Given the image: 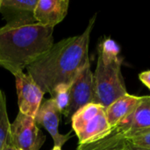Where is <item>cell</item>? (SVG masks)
I'll use <instances>...</instances> for the list:
<instances>
[{
    "label": "cell",
    "mask_w": 150,
    "mask_h": 150,
    "mask_svg": "<svg viewBox=\"0 0 150 150\" xmlns=\"http://www.w3.org/2000/svg\"><path fill=\"white\" fill-rule=\"evenodd\" d=\"M139 79L146 87H148L150 90V69L140 73Z\"/></svg>",
    "instance_id": "17"
},
{
    "label": "cell",
    "mask_w": 150,
    "mask_h": 150,
    "mask_svg": "<svg viewBox=\"0 0 150 150\" xmlns=\"http://www.w3.org/2000/svg\"><path fill=\"white\" fill-rule=\"evenodd\" d=\"M11 140L16 149L40 150L46 141L33 118L18 112L11 124Z\"/></svg>",
    "instance_id": "5"
},
{
    "label": "cell",
    "mask_w": 150,
    "mask_h": 150,
    "mask_svg": "<svg viewBox=\"0 0 150 150\" xmlns=\"http://www.w3.org/2000/svg\"><path fill=\"white\" fill-rule=\"evenodd\" d=\"M143 97L130 95L121 96L105 108L106 118L109 125L114 129L122 120L127 118L140 105Z\"/></svg>",
    "instance_id": "11"
},
{
    "label": "cell",
    "mask_w": 150,
    "mask_h": 150,
    "mask_svg": "<svg viewBox=\"0 0 150 150\" xmlns=\"http://www.w3.org/2000/svg\"><path fill=\"white\" fill-rule=\"evenodd\" d=\"M127 143L135 147L150 150V129L126 137Z\"/></svg>",
    "instance_id": "16"
},
{
    "label": "cell",
    "mask_w": 150,
    "mask_h": 150,
    "mask_svg": "<svg viewBox=\"0 0 150 150\" xmlns=\"http://www.w3.org/2000/svg\"><path fill=\"white\" fill-rule=\"evenodd\" d=\"M70 88L71 84L60 83L55 86L50 93L51 98L54 100L62 114H64L68 109L70 100Z\"/></svg>",
    "instance_id": "15"
},
{
    "label": "cell",
    "mask_w": 150,
    "mask_h": 150,
    "mask_svg": "<svg viewBox=\"0 0 150 150\" xmlns=\"http://www.w3.org/2000/svg\"><path fill=\"white\" fill-rule=\"evenodd\" d=\"M61 112L59 111L54 99L49 98L44 101L34 118L37 126L44 127L54 141V146L62 148L71 137V133L62 134L59 132V122L61 119Z\"/></svg>",
    "instance_id": "8"
},
{
    "label": "cell",
    "mask_w": 150,
    "mask_h": 150,
    "mask_svg": "<svg viewBox=\"0 0 150 150\" xmlns=\"http://www.w3.org/2000/svg\"><path fill=\"white\" fill-rule=\"evenodd\" d=\"M97 15L83 33L54 43L51 48L29 65V74L44 94L51 93L60 83L72 84L79 72L90 63L89 45Z\"/></svg>",
    "instance_id": "1"
},
{
    "label": "cell",
    "mask_w": 150,
    "mask_h": 150,
    "mask_svg": "<svg viewBox=\"0 0 150 150\" xmlns=\"http://www.w3.org/2000/svg\"><path fill=\"white\" fill-rule=\"evenodd\" d=\"M124 150H149V149H142V148H138V147H135L132 144H129L127 142L126 144V147H125V149Z\"/></svg>",
    "instance_id": "19"
},
{
    "label": "cell",
    "mask_w": 150,
    "mask_h": 150,
    "mask_svg": "<svg viewBox=\"0 0 150 150\" xmlns=\"http://www.w3.org/2000/svg\"><path fill=\"white\" fill-rule=\"evenodd\" d=\"M69 5V0H38L33 17L39 24L54 28L65 18Z\"/></svg>",
    "instance_id": "9"
},
{
    "label": "cell",
    "mask_w": 150,
    "mask_h": 150,
    "mask_svg": "<svg viewBox=\"0 0 150 150\" xmlns=\"http://www.w3.org/2000/svg\"><path fill=\"white\" fill-rule=\"evenodd\" d=\"M0 6H1V0H0Z\"/></svg>",
    "instance_id": "22"
},
{
    "label": "cell",
    "mask_w": 150,
    "mask_h": 150,
    "mask_svg": "<svg viewBox=\"0 0 150 150\" xmlns=\"http://www.w3.org/2000/svg\"><path fill=\"white\" fill-rule=\"evenodd\" d=\"M16 150H19V149H16Z\"/></svg>",
    "instance_id": "23"
},
{
    "label": "cell",
    "mask_w": 150,
    "mask_h": 150,
    "mask_svg": "<svg viewBox=\"0 0 150 150\" xmlns=\"http://www.w3.org/2000/svg\"><path fill=\"white\" fill-rule=\"evenodd\" d=\"M119 45L111 38L103 39L98 47V61L94 75L95 103L107 107L127 93L121 67Z\"/></svg>",
    "instance_id": "3"
},
{
    "label": "cell",
    "mask_w": 150,
    "mask_h": 150,
    "mask_svg": "<svg viewBox=\"0 0 150 150\" xmlns=\"http://www.w3.org/2000/svg\"><path fill=\"white\" fill-rule=\"evenodd\" d=\"M38 0H1L0 13L7 23L33 18Z\"/></svg>",
    "instance_id": "12"
},
{
    "label": "cell",
    "mask_w": 150,
    "mask_h": 150,
    "mask_svg": "<svg viewBox=\"0 0 150 150\" xmlns=\"http://www.w3.org/2000/svg\"><path fill=\"white\" fill-rule=\"evenodd\" d=\"M53 32L34 18L0 27V66L13 76L23 72L54 45Z\"/></svg>",
    "instance_id": "2"
},
{
    "label": "cell",
    "mask_w": 150,
    "mask_h": 150,
    "mask_svg": "<svg viewBox=\"0 0 150 150\" xmlns=\"http://www.w3.org/2000/svg\"><path fill=\"white\" fill-rule=\"evenodd\" d=\"M114 129L125 138L150 129V96L143 97L136 109Z\"/></svg>",
    "instance_id": "10"
},
{
    "label": "cell",
    "mask_w": 150,
    "mask_h": 150,
    "mask_svg": "<svg viewBox=\"0 0 150 150\" xmlns=\"http://www.w3.org/2000/svg\"><path fill=\"white\" fill-rule=\"evenodd\" d=\"M11 123L8 118L6 98L4 92L0 90V150H3L10 134Z\"/></svg>",
    "instance_id": "14"
},
{
    "label": "cell",
    "mask_w": 150,
    "mask_h": 150,
    "mask_svg": "<svg viewBox=\"0 0 150 150\" xmlns=\"http://www.w3.org/2000/svg\"><path fill=\"white\" fill-rule=\"evenodd\" d=\"M95 103L94 75L88 63L76 76L70 88V100L67 111L63 114L66 122H70L72 116L82 107Z\"/></svg>",
    "instance_id": "6"
},
{
    "label": "cell",
    "mask_w": 150,
    "mask_h": 150,
    "mask_svg": "<svg viewBox=\"0 0 150 150\" xmlns=\"http://www.w3.org/2000/svg\"><path fill=\"white\" fill-rule=\"evenodd\" d=\"M75 150H80V149H79V148L77 147V148H76V149H75Z\"/></svg>",
    "instance_id": "21"
},
{
    "label": "cell",
    "mask_w": 150,
    "mask_h": 150,
    "mask_svg": "<svg viewBox=\"0 0 150 150\" xmlns=\"http://www.w3.org/2000/svg\"><path fill=\"white\" fill-rule=\"evenodd\" d=\"M3 150H16L15 147L13 146L12 142H11V135L9 134L8 138H7V141L4 144V147Z\"/></svg>",
    "instance_id": "18"
},
{
    "label": "cell",
    "mask_w": 150,
    "mask_h": 150,
    "mask_svg": "<svg viewBox=\"0 0 150 150\" xmlns=\"http://www.w3.org/2000/svg\"><path fill=\"white\" fill-rule=\"evenodd\" d=\"M70 122L78 138V145L98 142L113 131L107 120L105 107L97 103L89 104L79 109L72 116Z\"/></svg>",
    "instance_id": "4"
},
{
    "label": "cell",
    "mask_w": 150,
    "mask_h": 150,
    "mask_svg": "<svg viewBox=\"0 0 150 150\" xmlns=\"http://www.w3.org/2000/svg\"><path fill=\"white\" fill-rule=\"evenodd\" d=\"M126 144V138L113 129L112 134L105 138L90 144L78 145V148L80 150H124Z\"/></svg>",
    "instance_id": "13"
},
{
    "label": "cell",
    "mask_w": 150,
    "mask_h": 150,
    "mask_svg": "<svg viewBox=\"0 0 150 150\" xmlns=\"http://www.w3.org/2000/svg\"><path fill=\"white\" fill-rule=\"evenodd\" d=\"M52 150H62V148H60V147H56V146H54V148L52 149Z\"/></svg>",
    "instance_id": "20"
},
{
    "label": "cell",
    "mask_w": 150,
    "mask_h": 150,
    "mask_svg": "<svg viewBox=\"0 0 150 150\" xmlns=\"http://www.w3.org/2000/svg\"><path fill=\"white\" fill-rule=\"evenodd\" d=\"M14 77L19 112L34 119L42 104L44 93L29 74L19 72Z\"/></svg>",
    "instance_id": "7"
}]
</instances>
